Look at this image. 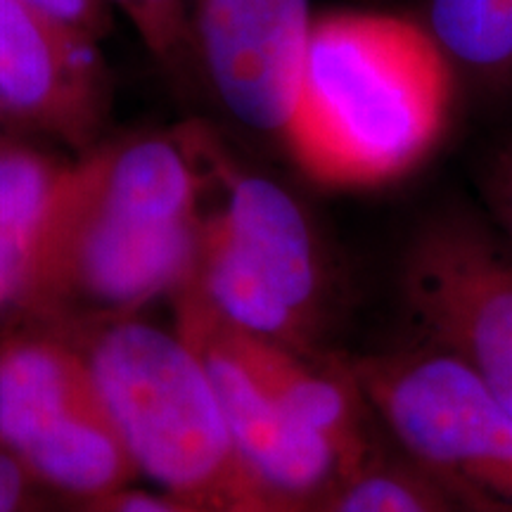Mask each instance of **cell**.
<instances>
[{"label": "cell", "mask_w": 512, "mask_h": 512, "mask_svg": "<svg viewBox=\"0 0 512 512\" xmlns=\"http://www.w3.org/2000/svg\"><path fill=\"white\" fill-rule=\"evenodd\" d=\"M456 86L420 19L330 12L313 22L283 145L320 185L380 188L432 155Z\"/></svg>", "instance_id": "6da1fadb"}, {"label": "cell", "mask_w": 512, "mask_h": 512, "mask_svg": "<svg viewBox=\"0 0 512 512\" xmlns=\"http://www.w3.org/2000/svg\"><path fill=\"white\" fill-rule=\"evenodd\" d=\"M67 332L88 354L140 479L192 512H292L247 463L176 330L128 316Z\"/></svg>", "instance_id": "7a4b0ae2"}, {"label": "cell", "mask_w": 512, "mask_h": 512, "mask_svg": "<svg viewBox=\"0 0 512 512\" xmlns=\"http://www.w3.org/2000/svg\"><path fill=\"white\" fill-rule=\"evenodd\" d=\"M197 228L200 219H157L114 200L91 147L62 166L17 306L57 328L133 316L190 278Z\"/></svg>", "instance_id": "3957f363"}, {"label": "cell", "mask_w": 512, "mask_h": 512, "mask_svg": "<svg viewBox=\"0 0 512 512\" xmlns=\"http://www.w3.org/2000/svg\"><path fill=\"white\" fill-rule=\"evenodd\" d=\"M396 451L465 512H512V411L432 344L344 358Z\"/></svg>", "instance_id": "277c9868"}, {"label": "cell", "mask_w": 512, "mask_h": 512, "mask_svg": "<svg viewBox=\"0 0 512 512\" xmlns=\"http://www.w3.org/2000/svg\"><path fill=\"white\" fill-rule=\"evenodd\" d=\"M0 446L69 503L140 479L88 354L55 325L0 344Z\"/></svg>", "instance_id": "5b68a950"}, {"label": "cell", "mask_w": 512, "mask_h": 512, "mask_svg": "<svg viewBox=\"0 0 512 512\" xmlns=\"http://www.w3.org/2000/svg\"><path fill=\"white\" fill-rule=\"evenodd\" d=\"M401 297L422 342L482 380L512 411V249L470 214H439L401 261Z\"/></svg>", "instance_id": "8992f818"}, {"label": "cell", "mask_w": 512, "mask_h": 512, "mask_svg": "<svg viewBox=\"0 0 512 512\" xmlns=\"http://www.w3.org/2000/svg\"><path fill=\"white\" fill-rule=\"evenodd\" d=\"M171 297L176 335L202 363L247 463L292 512H309L356 465L259 387L230 344L228 320L195 280Z\"/></svg>", "instance_id": "52a82bcc"}, {"label": "cell", "mask_w": 512, "mask_h": 512, "mask_svg": "<svg viewBox=\"0 0 512 512\" xmlns=\"http://www.w3.org/2000/svg\"><path fill=\"white\" fill-rule=\"evenodd\" d=\"M195 53L223 107L283 140L316 17L311 0H190Z\"/></svg>", "instance_id": "ba28073f"}, {"label": "cell", "mask_w": 512, "mask_h": 512, "mask_svg": "<svg viewBox=\"0 0 512 512\" xmlns=\"http://www.w3.org/2000/svg\"><path fill=\"white\" fill-rule=\"evenodd\" d=\"M107 100L95 38L24 0H0V110L88 152L105 126Z\"/></svg>", "instance_id": "9c48e42d"}, {"label": "cell", "mask_w": 512, "mask_h": 512, "mask_svg": "<svg viewBox=\"0 0 512 512\" xmlns=\"http://www.w3.org/2000/svg\"><path fill=\"white\" fill-rule=\"evenodd\" d=\"M223 171L226 197L211 219L320 335L328 271L316 230L302 204L271 178L235 169Z\"/></svg>", "instance_id": "30bf717a"}, {"label": "cell", "mask_w": 512, "mask_h": 512, "mask_svg": "<svg viewBox=\"0 0 512 512\" xmlns=\"http://www.w3.org/2000/svg\"><path fill=\"white\" fill-rule=\"evenodd\" d=\"M420 22L458 83L484 95L512 93V0H422Z\"/></svg>", "instance_id": "8fae6325"}, {"label": "cell", "mask_w": 512, "mask_h": 512, "mask_svg": "<svg viewBox=\"0 0 512 512\" xmlns=\"http://www.w3.org/2000/svg\"><path fill=\"white\" fill-rule=\"evenodd\" d=\"M309 512H465L401 453L377 451L344 472Z\"/></svg>", "instance_id": "7c38bea8"}, {"label": "cell", "mask_w": 512, "mask_h": 512, "mask_svg": "<svg viewBox=\"0 0 512 512\" xmlns=\"http://www.w3.org/2000/svg\"><path fill=\"white\" fill-rule=\"evenodd\" d=\"M62 164L31 150H0V242L27 252L53 197Z\"/></svg>", "instance_id": "4fadbf2b"}, {"label": "cell", "mask_w": 512, "mask_h": 512, "mask_svg": "<svg viewBox=\"0 0 512 512\" xmlns=\"http://www.w3.org/2000/svg\"><path fill=\"white\" fill-rule=\"evenodd\" d=\"M133 29L145 48L166 67L181 69L195 57L190 0H110Z\"/></svg>", "instance_id": "5bb4252c"}, {"label": "cell", "mask_w": 512, "mask_h": 512, "mask_svg": "<svg viewBox=\"0 0 512 512\" xmlns=\"http://www.w3.org/2000/svg\"><path fill=\"white\" fill-rule=\"evenodd\" d=\"M72 503L38 482L19 460L0 446V512H69Z\"/></svg>", "instance_id": "9a60e30c"}, {"label": "cell", "mask_w": 512, "mask_h": 512, "mask_svg": "<svg viewBox=\"0 0 512 512\" xmlns=\"http://www.w3.org/2000/svg\"><path fill=\"white\" fill-rule=\"evenodd\" d=\"M64 27L100 41L110 29V0H24Z\"/></svg>", "instance_id": "2e32d148"}, {"label": "cell", "mask_w": 512, "mask_h": 512, "mask_svg": "<svg viewBox=\"0 0 512 512\" xmlns=\"http://www.w3.org/2000/svg\"><path fill=\"white\" fill-rule=\"evenodd\" d=\"M69 512H192L185 505L171 501L159 491H145L140 486L114 491V494L72 503Z\"/></svg>", "instance_id": "e0dca14e"}, {"label": "cell", "mask_w": 512, "mask_h": 512, "mask_svg": "<svg viewBox=\"0 0 512 512\" xmlns=\"http://www.w3.org/2000/svg\"><path fill=\"white\" fill-rule=\"evenodd\" d=\"M486 195L494 209L505 242L512 249V145L498 152L486 169Z\"/></svg>", "instance_id": "ac0fdd59"}]
</instances>
